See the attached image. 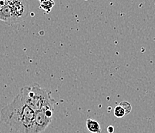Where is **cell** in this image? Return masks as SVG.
<instances>
[{"mask_svg":"<svg viewBox=\"0 0 155 133\" xmlns=\"http://www.w3.org/2000/svg\"><path fill=\"white\" fill-rule=\"evenodd\" d=\"M114 116H116V117H117V118H122V117H124V116H126L124 109L121 107L120 105H118V106H117L116 107L114 108Z\"/></svg>","mask_w":155,"mask_h":133,"instance_id":"cell-7","label":"cell"},{"mask_svg":"<svg viewBox=\"0 0 155 133\" xmlns=\"http://www.w3.org/2000/svg\"><path fill=\"white\" fill-rule=\"evenodd\" d=\"M39 1H40V2H43V1H47V0H39Z\"/></svg>","mask_w":155,"mask_h":133,"instance_id":"cell-10","label":"cell"},{"mask_svg":"<svg viewBox=\"0 0 155 133\" xmlns=\"http://www.w3.org/2000/svg\"><path fill=\"white\" fill-rule=\"evenodd\" d=\"M40 7L43 10L46 12H50L53 6H54V2L53 0H47V1H43L40 2Z\"/></svg>","mask_w":155,"mask_h":133,"instance_id":"cell-6","label":"cell"},{"mask_svg":"<svg viewBox=\"0 0 155 133\" xmlns=\"http://www.w3.org/2000/svg\"><path fill=\"white\" fill-rule=\"evenodd\" d=\"M19 94L24 103L35 112L54 109L55 101L52 98L51 92L43 89L38 84L22 88Z\"/></svg>","mask_w":155,"mask_h":133,"instance_id":"cell-2","label":"cell"},{"mask_svg":"<svg viewBox=\"0 0 155 133\" xmlns=\"http://www.w3.org/2000/svg\"><path fill=\"white\" fill-rule=\"evenodd\" d=\"M36 112L22 101L18 94L13 100L0 111L1 121L19 133H34L33 124Z\"/></svg>","mask_w":155,"mask_h":133,"instance_id":"cell-1","label":"cell"},{"mask_svg":"<svg viewBox=\"0 0 155 133\" xmlns=\"http://www.w3.org/2000/svg\"><path fill=\"white\" fill-rule=\"evenodd\" d=\"M29 10L27 0H10L0 8V20L9 25L16 24L27 17Z\"/></svg>","mask_w":155,"mask_h":133,"instance_id":"cell-3","label":"cell"},{"mask_svg":"<svg viewBox=\"0 0 155 133\" xmlns=\"http://www.w3.org/2000/svg\"><path fill=\"white\" fill-rule=\"evenodd\" d=\"M87 128L88 129V131L91 133H101V126H100L99 123L97 122L96 120L91 119H88L87 120Z\"/></svg>","mask_w":155,"mask_h":133,"instance_id":"cell-5","label":"cell"},{"mask_svg":"<svg viewBox=\"0 0 155 133\" xmlns=\"http://www.w3.org/2000/svg\"><path fill=\"white\" fill-rule=\"evenodd\" d=\"M119 105L121 106V107L123 108L124 109L126 115H128L130 112H131V110H132L131 105L128 102H126V101H123V102H121V103H120Z\"/></svg>","mask_w":155,"mask_h":133,"instance_id":"cell-8","label":"cell"},{"mask_svg":"<svg viewBox=\"0 0 155 133\" xmlns=\"http://www.w3.org/2000/svg\"><path fill=\"white\" fill-rule=\"evenodd\" d=\"M52 118L48 117L44 110L36 111L35 113L34 124H33V132L42 133L46 130L51 123Z\"/></svg>","mask_w":155,"mask_h":133,"instance_id":"cell-4","label":"cell"},{"mask_svg":"<svg viewBox=\"0 0 155 133\" xmlns=\"http://www.w3.org/2000/svg\"><path fill=\"white\" fill-rule=\"evenodd\" d=\"M107 131L109 133H113L114 132V127L113 126H109L107 128Z\"/></svg>","mask_w":155,"mask_h":133,"instance_id":"cell-9","label":"cell"}]
</instances>
